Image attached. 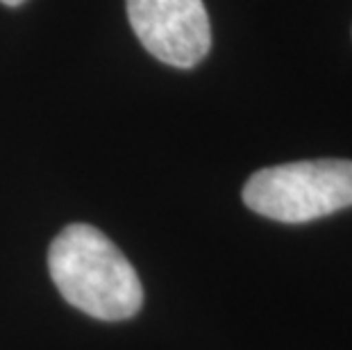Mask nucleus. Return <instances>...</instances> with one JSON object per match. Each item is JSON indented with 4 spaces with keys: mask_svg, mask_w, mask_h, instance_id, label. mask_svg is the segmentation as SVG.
<instances>
[{
    "mask_svg": "<svg viewBox=\"0 0 352 350\" xmlns=\"http://www.w3.org/2000/svg\"><path fill=\"white\" fill-rule=\"evenodd\" d=\"M48 269L59 294L100 321H125L144 305L134 266L114 241L87 223H73L52 239Z\"/></svg>",
    "mask_w": 352,
    "mask_h": 350,
    "instance_id": "obj_1",
    "label": "nucleus"
},
{
    "mask_svg": "<svg viewBox=\"0 0 352 350\" xmlns=\"http://www.w3.org/2000/svg\"><path fill=\"white\" fill-rule=\"evenodd\" d=\"M243 203L280 223H309L352 207L350 160H305L261 168L248 177Z\"/></svg>",
    "mask_w": 352,
    "mask_h": 350,
    "instance_id": "obj_2",
    "label": "nucleus"
},
{
    "mask_svg": "<svg viewBox=\"0 0 352 350\" xmlns=\"http://www.w3.org/2000/svg\"><path fill=\"white\" fill-rule=\"evenodd\" d=\"M127 17L141 46L175 69H193L212 48L202 0H127Z\"/></svg>",
    "mask_w": 352,
    "mask_h": 350,
    "instance_id": "obj_3",
    "label": "nucleus"
},
{
    "mask_svg": "<svg viewBox=\"0 0 352 350\" xmlns=\"http://www.w3.org/2000/svg\"><path fill=\"white\" fill-rule=\"evenodd\" d=\"M3 5H7V7H19V5H23L25 0H0Z\"/></svg>",
    "mask_w": 352,
    "mask_h": 350,
    "instance_id": "obj_4",
    "label": "nucleus"
}]
</instances>
